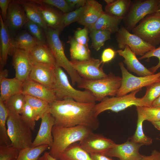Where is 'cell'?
Instances as JSON below:
<instances>
[{"label":"cell","mask_w":160,"mask_h":160,"mask_svg":"<svg viewBox=\"0 0 160 160\" xmlns=\"http://www.w3.org/2000/svg\"><path fill=\"white\" fill-rule=\"evenodd\" d=\"M0 25V67L1 70L6 65L8 55L10 54L12 38L1 14Z\"/></svg>","instance_id":"cb8c5ba5"},{"label":"cell","mask_w":160,"mask_h":160,"mask_svg":"<svg viewBox=\"0 0 160 160\" xmlns=\"http://www.w3.org/2000/svg\"><path fill=\"white\" fill-rule=\"evenodd\" d=\"M68 42L70 44L71 60L83 61L90 57V52L88 47L77 42L74 38L70 37Z\"/></svg>","instance_id":"4dcf8cb0"},{"label":"cell","mask_w":160,"mask_h":160,"mask_svg":"<svg viewBox=\"0 0 160 160\" xmlns=\"http://www.w3.org/2000/svg\"><path fill=\"white\" fill-rule=\"evenodd\" d=\"M159 0L137 1L131 4L123 19L125 28L129 31L148 15L159 10Z\"/></svg>","instance_id":"30bf717a"},{"label":"cell","mask_w":160,"mask_h":160,"mask_svg":"<svg viewBox=\"0 0 160 160\" xmlns=\"http://www.w3.org/2000/svg\"><path fill=\"white\" fill-rule=\"evenodd\" d=\"M88 30L85 27L78 29L75 32L74 38L77 42L87 47L89 40Z\"/></svg>","instance_id":"f6af8a7d"},{"label":"cell","mask_w":160,"mask_h":160,"mask_svg":"<svg viewBox=\"0 0 160 160\" xmlns=\"http://www.w3.org/2000/svg\"><path fill=\"white\" fill-rule=\"evenodd\" d=\"M117 53L111 48H107L103 51L101 57L102 63H107L111 61L115 57Z\"/></svg>","instance_id":"7dc6e473"},{"label":"cell","mask_w":160,"mask_h":160,"mask_svg":"<svg viewBox=\"0 0 160 160\" xmlns=\"http://www.w3.org/2000/svg\"><path fill=\"white\" fill-rule=\"evenodd\" d=\"M142 145L128 139L122 144H116L104 154L111 158H118L119 160H139L142 155L139 150Z\"/></svg>","instance_id":"9a60e30c"},{"label":"cell","mask_w":160,"mask_h":160,"mask_svg":"<svg viewBox=\"0 0 160 160\" xmlns=\"http://www.w3.org/2000/svg\"><path fill=\"white\" fill-rule=\"evenodd\" d=\"M104 12L102 5L98 2L87 0L82 15L78 23L89 29Z\"/></svg>","instance_id":"7402d4cb"},{"label":"cell","mask_w":160,"mask_h":160,"mask_svg":"<svg viewBox=\"0 0 160 160\" xmlns=\"http://www.w3.org/2000/svg\"><path fill=\"white\" fill-rule=\"evenodd\" d=\"M116 52L120 56L124 58L123 62L126 65L127 69L131 71L140 76L154 74L140 62L136 55L128 46H126L124 49H120Z\"/></svg>","instance_id":"44dd1931"},{"label":"cell","mask_w":160,"mask_h":160,"mask_svg":"<svg viewBox=\"0 0 160 160\" xmlns=\"http://www.w3.org/2000/svg\"><path fill=\"white\" fill-rule=\"evenodd\" d=\"M49 104L55 125L65 127L82 125L92 130L99 127L100 122L94 112L95 102L80 103L67 98Z\"/></svg>","instance_id":"6da1fadb"},{"label":"cell","mask_w":160,"mask_h":160,"mask_svg":"<svg viewBox=\"0 0 160 160\" xmlns=\"http://www.w3.org/2000/svg\"><path fill=\"white\" fill-rule=\"evenodd\" d=\"M38 160H58L53 157L50 154L49 152H45L44 154L40 156Z\"/></svg>","instance_id":"f5cc1de1"},{"label":"cell","mask_w":160,"mask_h":160,"mask_svg":"<svg viewBox=\"0 0 160 160\" xmlns=\"http://www.w3.org/2000/svg\"><path fill=\"white\" fill-rule=\"evenodd\" d=\"M151 122L156 129L160 130V121H152Z\"/></svg>","instance_id":"9f6ffc18"},{"label":"cell","mask_w":160,"mask_h":160,"mask_svg":"<svg viewBox=\"0 0 160 160\" xmlns=\"http://www.w3.org/2000/svg\"><path fill=\"white\" fill-rule=\"evenodd\" d=\"M60 32L50 28L45 33L47 44L54 56L56 66L63 68L71 77L72 84H78L81 82L82 78L72 66L70 61L66 57L63 44L59 38Z\"/></svg>","instance_id":"5b68a950"},{"label":"cell","mask_w":160,"mask_h":160,"mask_svg":"<svg viewBox=\"0 0 160 160\" xmlns=\"http://www.w3.org/2000/svg\"><path fill=\"white\" fill-rule=\"evenodd\" d=\"M158 139L159 140H160V139Z\"/></svg>","instance_id":"94428289"},{"label":"cell","mask_w":160,"mask_h":160,"mask_svg":"<svg viewBox=\"0 0 160 160\" xmlns=\"http://www.w3.org/2000/svg\"><path fill=\"white\" fill-rule=\"evenodd\" d=\"M122 20L112 16L104 12L89 30L90 31L95 30L105 31L111 34L117 33L119 29V25Z\"/></svg>","instance_id":"484cf974"},{"label":"cell","mask_w":160,"mask_h":160,"mask_svg":"<svg viewBox=\"0 0 160 160\" xmlns=\"http://www.w3.org/2000/svg\"><path fill=\"white\" fill-rule=\"evenodd\" d=\"M41 119L39 129L31 147L47 145L50 148L53 143L52 131L55 125V120L50 112L45 113Z\"/></svg>","instance_id":"2e32d148"},{"label":"cell","mask_w":160,"mask_h":160,"mask_svg":"<svg viewBox=\"0 0 160 160\" xmlns=\"http://www.w3.org/2000/svg\"><path fill=\"white\" fill-rule=\"evenodd\" d=\"M92 130L84 126L65 127L55 125L52 131L53 143L49 152L50 155L58 160L61 155L69 146L80 142Z\"/></svg>","instance_id":"7a4b0ae2"},{"label":"cell","mask_w":160,"mask_h":160,"mask_svg":"<svg viewBox=\"0 0 160 160\" xmlns=\"http://www.w3.org/2000/svg\"><path fill=\"white\" fill-rule=\"evenodd\" d=\"M69 6L72 8H77L84 6L86 3V0H66Z\"/></svg>","instance_id":"f907efd6"},{"label":"cell","mask_w":160,"mask_h":160,"mask_svg":"<svg viewBox=\"0 0 160 160\" xmlns=\"http://www.w3.org/2000/svg\"><path fill=\"white\" fill-rule=\"evenodd\" d=\"M22 93L42 100L49 103L57 100L53 89L29 79L23 82Z\"/></svg>","instance_id":"e0dca14e"},{"label":"cell","mask_w":160,"mask_h":160,"mask_svg":"<svg viewBox=\"0 0 160 160\" xmlns=\"http://www.w3.org/2000/svg\"><path fill=\"white\" fill-rule=\"evenodd\" d=\"M151 57H156L159 59L158 63L155 66L150 68L148 69L155 74L157 70L160 68V45L157 48H155L146 53L143 56L139 58V60H142L145 58H148Z\"/></svg>","instance_id":"bcb514c9"},{"label":"cell","mask_w":160,"mask_h":160,"mask_svg":"<svg viewBox=\"0 0 160 160\" xmlns=\"http://www.w3.org/2000/svg\"><path fill=\"white\" fill-rule=\"evenodd\" d=\"M8 71L7 69L0 70V79L3 78H7L8 75Z\"/></svg>","instance_id":"db71d44e"},{"label":"cell","mask_w":160,"mask_h":160,"mask_svg":"<svg viewBox=\"0 0 160 160\" xmlns=\"http://www.w3.org/2000/svg\"><path fill=\"white\" fill-rule=\"evenodd\" d=\"M15 1L23 7L29 20L40 25L43 28L44 33L47 32L48 27L35 3L32 0Z\"/></svg>","instance_id":"83f0119b"},{"label":"cell","mask_w":160,"mask_h":160,"mask_svg":"<svg viewBox=\"0 0 160 160\" xmlns=\"http://www.w3.org/2000/svg\"><path fill=\"white\" fill-rule=\"evenodd\" d=\"M12 1L11 0H0L1 15L4 22L6 20L7 11L9 4Z\"/></svg>","instance_id":"c3c4849f"},{"label":"cell","mask_w":160,"mask_h":160,"mask_svg":"<svg viewBox=\"0 0 160 160\" xmlns=\"http://www.w3.org/2000/svg\"><path fill=\"white\" fill-rule=\"evenodd\" d=\"M122 77L110 72L105 78L96 80L82 78L78 87L90 91L95 97L96 101H101L108 96H116L121 83Z\"/></svg>","instance_id":"3957f363"},{"label":"cell","mask_w":160,"mask_h":160,"mask_svg":"<svg viewBox=\"0 0 160 160\" xmlns=\"http://www.w3.org/2000/svg\"><path fill=\"white\" fill-rule=\"evenodd\" d=\"M114 0H105L104 1L107 4V5H109L113 3Z\"/></svg>","instance_id":"6f0895ef"},{"label":"cell","mask_w":160,"mask_h":160,"mask_svg":"<svg viewBox=\"0 0 160 160\" xmlns=\"http://www.w3.org/2000/svg\"><path fill=\"white\" fill-rule=\"evenodd\" d=\"M119 65L122 76L121 86L116 96L124 95L130 92L141 89L142 88L153 84L160 82V72L151 75L136 76L128 71L122 62L119 63Z\"/></svg>","instance_id":"ba28073f"},{"label":"cell","mask_w":160,"mask_h":160,"mask_svg":"<svg viewBox=\"0 0 160 160\" xmlns=\"http://www.w3.org/2000/svg\"><path fill=\"white\" fill-rule=\"evenodd\" d=\"M81 147L90 154H105L116 144L112 140L93 131L79 142Z\"/></svg>","instance_id":"4fadbf2b"},{"label":"cell","mask_w":160,"mask_h":160,"mask_svg":"<svg viewBox=\"0 0 160 160\" xmlns=\"http://www.w3.org/2000/svg\"><path fill=\"white\" fill-rule=\"evenodd\" d=\"M27 52L34 65L42 64L56 67L54 56L47 44L36 45Z\"/></svg>","instance_id":"603a6c76"},{"label":"cell","mask_w":160,"mask_h":160,"mask_svg":"<svg viewBox=\"0 0 160 160\" xmlns=\"http://www.w3.org/2000/svg\"><path fill=\"white\" fill-rule=\"evenodd\" d=\"M90 32L91 46L97 51L100 49L107 41L111 39V33L108 31L95 30L90 31Z\"/></svg>","instance_id":"f35d334b"},{"label":"cell","mask_w":160,"mask_h":160,"mask_svg":"<svg viewBox=\"0 0 160 160\" xmlns=\"http://www.w3.org/2000/svg\"><path fill=\"white\" fill-rule=\"evenodd\" d=\"M90 155L93 160H114L103 153H93Z\"/></svg>","instance_id":"816d5d0a"},{"label":"cell","mask_w":160,"mask_h":160,"mask_svg":"<svg viewBox=\"0 0 160 160\" xmlns=\"http://www.w3.org/2000/svg\"><path fill=\"white\" fill-rule=\"evenodd\" d=\"M58 160H93L90 154L84 150L79 143L69 146L61 155Z\"/></svg>","instance_id":"f546056e"},{"label":"cell","mask_w":160,"mask_h":160,"mask_svg":"<svg viewBox=\"0 0 160 160\" xmlns=\"http://www.w3.org/2000/svg\"><path fill=\"white\" fill-rule=\"evenodd\" d=\"M72 66L83 79L96 80L106 77L108 75L104 71L102 63L100 60L90 57L83 61L71 60Z\"/></svg>","instance_id":"7c38bea8"},{"label":"cell","mask_w":160,"mask_h":160,"mask_svg":"<svg viewBox=\"0 0 160 160\" xmlns=\"http://www.w3.org/2000/svg\"><path fill=\"white\" fill-rule=\"evenodd\" d=\"M25 25L32 35L41 42L46 43L44 33V31L43 28L40 25L29 20Z\"/></svg>","instance_id":"b9f144b4"},{"label":"cell","mask_w":160,"mask_h":160,"mask_svg":"<svg viewBox=\"0 0 160 160\" xmlns=\"http://www.w3.org/2000/svg\"><path fill=\"white\" fill-rule=\"evenodd\" d=\"M55 67L44 64L34 65L28 79L53 89L56 81Z\"/></svg>","instance_id":"ffe728a7"},{"label":"cell","mask_w":160,"mask_h":160,"mask_svg":"<svg viewBox=\"0 0 160 160\" xmlns=\"http://www.w3.org/2000/svg\"><path fill=\"white\" fill-rule=\"evenodd\" d=\"M21 116L23 120L32 131H34L36 121H37L36 116L32 108L26 103L23 108Z\"/></svg>","instance_id":"60d3db41"},{"label":"cell","mask_w":160,"mask_h":160,"mask_svg":"<svg viewBox=\"0 0 160 160\" xmlns=\"http://www.w3.org/2000/svg\"><path fill=\"white\" fill-rule=\"evenodd\" d=\"M160 96V82L154 83L146 87V93L141 98L143 106H151L153 102Z\"/></svg>","instance_id":"8d00e7d4"},{"label":"cell","mask_w":160,"mask_h":160,"mask_svg":"<svg viewBox=\"0 0 160 160\" xmlns=\"http://www.w3.org/2000/svg\"><path fill=\"white\" fill-rule=\"evenodd\" d=\"M84 6L78 8L74 11L63 13L62 21L63 29L75 22H78L80 19L84 12Z\"/></svg>","instance_id":"ab89813d"},{"label":"cell","mask_w":160,"mask_h":160,"mask_svg":"<svg viewBox=\"0 0 160 160\" xmlns=\"http://www.w3.org/2000/svg\"><path fill=\"white\" fill-rule=\"evenodd\" d=\"M8 114L9 110L4 102L0 101V145H11L6 127Z\"/></svg>","instance_id":"1f68e13d"},{"label":"cell","mask_w":160,"mask_h":160,"mask_svg":"<svg viewBox=\"0 0 160 160\" xmlns=\"http://www.w3.org/2000/svg\"><path fill=\"white\" fill-rule=\"evenodd\" d=\"M48 148L47 145L29 147L19 150L17 160H38L41 155Z\"/></svg>","instance_id":"e575fe53"},{"label":"cell","mask_w":160,"mask_h":160,"mask_svg":"<svg viewBox=\"0 0 160 160\" xmlns=\"http://www.w3.org/2000/svg\"><path fill=\"white\" fill-rule=\"evenodd\" d=\"M56 81L53 90L57 100L70 98L80 103L95 102L96 98L89 91H80L74 88L69 81L68 77L61 67H55Z\"/></svg>","instance_id":"277c9868"},{"label":"cell","mask_w":160,"mask_h":160,"mask_svg":"<svg viewBox=\"0 0 160 160\" xmlns=\"http://www.w3.org/2000/svg\"><path fill=\"white\" fill-rule=\"evenodd\" d=\"M32 0L35 3L48 27L61 32L63 29L62 21L63 13L39 0Z\"/></svg>","instance_id":"d6986e66"},{"label":"cell","mask_w":160,"mask_h":160,"mask_svg":"<svg viewBox=\"0 0 160 160\" xmlns=\"http://www.w3.org/2000/svg\"><path fill=\"white\" fill-rule=\"evenodd\" d=\"M144 121L141 117L137 116L136 129L134 135L129 138L130 140L142 145H148L153 142L152 139L146 135L144 133L143 127Z\"/></svg>","instance_id":"74e56055"},{"label":"cell","mask_w":160,"mask_h":160,"mask_svg":"<svg viewBox=\"0 0 160 160\" xmlns=\"http://www.w3.org/2000/svg\"><path fill=\"white\" fill-rule=\"evenodd\" d=\"M41 44L44 43L41 42L30 33L23 30L12 39L11 49L9 55L15 48L28 52L36 45Z\"/></svg>","instance_id":"4316f807"},{"label":"cell","mask_w":160,"mask_h":160,"mask_svg":"<svg viewBox=\"0 0 160 160\" xmlns=\"http://www.w3.org/2000/svg\"><path fill=\"white\" fill-rule=\"evenodd\" d=\"M15 71V77L23 82L29 78L33 64L28 52L18 49H13L10 54Z\"/></svg>","instance_id":"5bb4252c"},{"label":"cell","mask_w":160,"mask_h":160,"mask_svg":"<svg viewBox=\"0 0 160 160\" xmlns=\"http://www.w3.org/2000/svg\"><path fill=\"white\" fill-rule=\"evenodd\" d=\"M23 82L15 77L0 79V101L4 102L13 95L22 93Z\"/></svg>","instance_id":"d4e9b609"},{"label":"cell","mask_w":160,"mask_h":160,"mask_svg":"<svg viewBox=\"0 0 160 160\" xmlns=\"http://www.w3.org/2000/svg\"><path fill=\"white\" fill-rule=\"evenodd\" d=\"M4 102L9 111L14 114L20 115L26 103L25 96L22 93L16 94Z\"/></svg>","instance_id":"836d02e7"},{"label":"cell","mask_w":160,"mask_h":160,"mask_svg":"<svg viewBox=\"0 0 160 160\" xmlns=\"http://www.w3.org/2000/svg\"><path fill=\"white\" fill-rule=\"evenodd\" d=\"M41 2L52 6L55 7L63 13L71 12L72 8L65 0H39Z\"/></svg>","instance_id":"ee69618b"},{"label":"cell","mask_w":160,"mask_h":160,"mask_svg":"<svg viewBox=\"0 0 160 160\" xmlns=\"http://www.w3.org/2000/svg\"><path fill=\"white\" fill-rule=\"evenodd\" d=\"M158 8L159 10L160 9V0H159Z\"/></svg>","instance_id":"680465c9"},{"label":"cell","mask_w":160,"mask_h":160,"mask_svg":"<svg viewBox=\"0 0 160 160\" xmlns=\"http://www.w3.org/2000/svg\"><path fill=\"white\" fill-rule=\"evenodd\" d=\"M130 0H114L111 4L106 5L105 12L113 17L123 19L131 4Z\"/></svg>","instance_id":"f1b7e54d"},{"label":"cell","mask_w":160,"mask_h":160,"mask_svg":"<svg viewBox=\"0 0 160 160\" xmlns=\"http://www.w3.org/2000/svg\"><path fill=\"white\" fill-rule=\"evenodd\" d=\"M7 125L12 145L19 150L31 147L33 142L32 130L21 115L9 110Z\"/></svg>","instance_id":"8992f818"},{"label":"cell","mask_w":160,"mask_h":160,"mask_svg":"<svg viewBox=\"0 0 160 160\" xmlns=\"http://www.w3.org/2000/svg\"><path fill=\"white\" fill-rule=\"evenodd\" d=\"M116 33V40L120 49H124L127 46L136 55L142 56L156 48L138 36L130 33L123 26Z\"/></svg>","instance_id":"8fae6325"},{"label":"cell","mask_w":160,"mask_h":160,"mask_svg":"<svg viewBox=\"0 0 160 160\" xmlns=\"http://www.w3.org/2000/svg\"><path fill=\"white\" fill-rule=\"evenodd\" d=\"M151 106L160 108V96L153 102Z\"/></svg>","instance_id":"11a10c76"},{"label":"cell","mask_w":160,"mask_h":160,"mask_svg":"<svg viewBox=\"0 0 160 160\" xmlns=\"http://www.w3.org/2000/svg\"><path fill=\"white\" fill-rule=\"evenodd\" d=\"M139 160H160V151L154 150L149 156L142 155Z\"/></svg>","instance_id":"681fc988"},{"label":"cell","mask_w":160,"mask_h":160,"mask_svg":"<svg viewBox=\"0 0 160 160\" xmlns=\"http://www.w3.org/2000/svg\"><path fill=\"white\" fill-rule=\"evenodd\" d=\"M137 116L144 121L151 122L160 121V108L153 106H137Z\"/></svg>","instance_id":"d590c367"},{"label":"cell","mask_w":160,"mask_h":160,"mask_svg":"<svg viewBox=\"0 0 160 160\" xmlns=\"http://www.w3.org/2000/svg\"><path fill=\"white\" fill-rule=\"evenodd\" d=\"M141 90H137L122 96L105 97L95 104L94 108L95 116L97 117L100 113L108 110L117 113L132 105L143 106L141 98L136 97V94Z\"/></svg>","instance_id":"9c48e42d"},{"label":"cell","mask_w":160,"mask_h":160,"mask_svg":"<svg viewBox=\"0 0 160 160\" xmlns=\"http://www.w3.org/2000/svg\"><path fill=\"white\" fill-rule=\"evenodd\" d=\"M158 11H160V10H158Z\"/></svg>","instance_id":"91938a15"},{"label":"cell","mask_w":160,"mask_h":160,"mask_svg":"<svg viewBox=\"0 0 160 160\" xmlns=\"http://www.w3.org/2000/svg\"><path fill=\"white\" fill-rule=\"evenodd\" d=\"M29 20L21 5L15 0H12L9 4L5 22L10 32L17 31Z\"/></svg>","instance_id":"ac0fdd59"},{"label":"cell","mask_w":160,"mask_h":160,"mask_svg":"<svg viewBox=\"0 0 160 160\" xmlns=\"http://www.w3.org/2000/svg\"><path fill=\"white\" fill-rule=\"evenodd\" d=\"M26 103L33 110L37 121L41 119L46 112H50L49 104L40 99L28 95H25Z\"/></svg>","instance_id":"d6a6232c"},{"label":"cell","mask_w":160,"mask_h":160,"mask_svg":"<svg viewBox=\"0 0 160 160\" xmlns=\"http://www.w3.org/2000/svg\"><path fill=\"white\" fill-rule=\"evenodd\" d=\"M145 41L156 47L160 44V12L148 15L132 31Z\"/></svg>","instance_id":"52a82bcc"},{"label":"cell","mask_w":160,"mask_h":160,"mask_svg":"<svg viewBox=\"0 0 160 160\" xmlns=\"http://www.w3.org/2000/svg\"><path fill=\"white\" fill-rule=\"evenodd\" d=\"M19 150L12 145H0V160H17Z\"/></svg>","instance_id":"7bdbcfd3"}]
</instances>
